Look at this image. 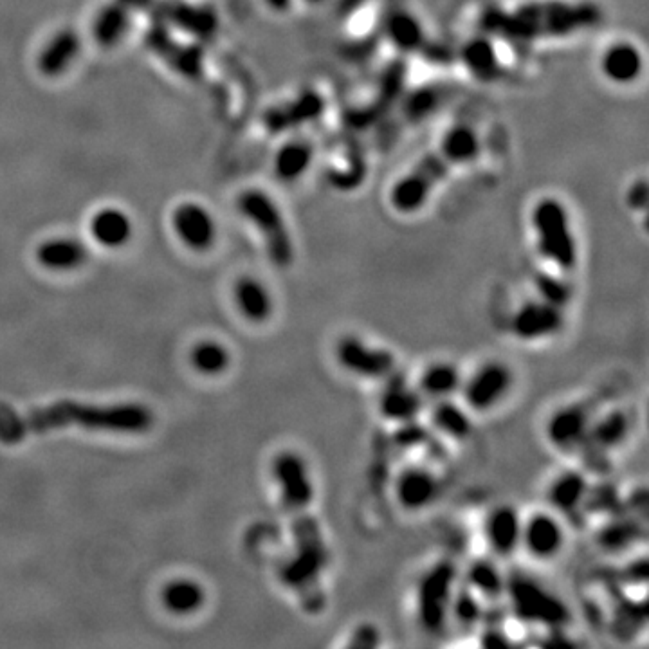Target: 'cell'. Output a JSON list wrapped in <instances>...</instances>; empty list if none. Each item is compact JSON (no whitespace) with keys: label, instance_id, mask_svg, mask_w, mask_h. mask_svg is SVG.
Wrapping results in <instances>:
<instances>
[{"label":"cell","instance_id":"obj_7","mask_svg":"<svg viewBox=\"0 0 649 649\" xmlns=\"http://www.w3.org/2000/svg\"><path fill=\"white\" fill-rule=\"evenodd\" d=\"M455 567L442 561L422 576L417 588V617L428 631H439L451 615L455 597Z\"/></svg>","mask_w":649,"mask_h":649},{"label":"cell","instance_id":"obj_40","mask_svg":"<svg viewBox=\"0 0 649 649\" xmlns=\"http://www.w3.org/2000/svg\"><path fill=\"white\" fill-rule=\"evenodd\" d=\"M269 4V8H273L275 11H285L289 6H291V0H266Z\"/></svg>","mask_w":649,"mask_h":649},{"label":"cell","instance_id":"obj_22","mask_svg":"<svg viewBox=\"0 0 649 649\" xmlns=\"http://www.w3.org/2000/svg\"><path fill=\"white\" fill-rule=\"evenodd\" d=\"M130 29V10L127 4L110 2L105 4L94 17L92 22V37L96 44L105 49L118 46L123 38L127 37Z\"/></svg>","mask_w":649,"mask_h":649},{"label":"cell","instance_id":"obj_6","mask_svg":"<svg viewBox=\"0 0 649 649\" xmlns=\"http://www.w3.org/2000/svg\"><path fill=\"white\" fill-rule=\"evenodd\" d=\"M532 226L536 229L541 256L565 273L574 271L577 244L567 208L556 199H543L532 211Z\"/></svg>","mask_w":649,"mask_h":649},{"label":"cell","instance_id":"obj_10","mask_svg":"<svg viewBox=\"0 0 649 649\" xmlns=\"http://www.w3.org/2000/svg\"><path fill=\"white\" fill-rule=\"evenodd\" d=\"M511 368L500 361H489L475 370L467 381H462L464 403L473 412L485 413L502 403L511 390Z\"/></svg>","mask_w":649,"mask_h":649},{"label":"cell","instance_id":"obj_39","mask_svg":"<svg viewBox=\"0 0 649 649\" xmlns=\"http://www.w3.org/2000/svg\"><path fill=\"white\" fill-rule=\"evenodd\" d=\"M628 204H630L631 210H646V206H648V183L644 179L631 184L630 192H628Z\"/></svg>","mask_w":649,"mask_h":649},{"label":"cell","instance_id":"obj_27","mask_svg":"<svg viewBox=\"0 0 649 649\" xmlns=\"http://www.w3.org/2000/svg\"><path fill=\"white\" fill-rule=\"evenodd\" d=\"M311 143L307 141H289L276 152L275 174L284 183H294L302 177L312 163Z\"/></svg>","mask_w":649,"mask_h":649},{"label":"cell","instance_id":"obj_4","mask_svg":"<svg viewBox=\"0 0 649 649\" xmlns=\"http://www.w3.org/2000/svg\"><path fill=\"white\" fill-rule=\"evenodd\" d=\"M480 148L482 141L475 128L469 125L451 128L433 152L422 157L421 163L413 166L408 175L395 183L394 190L390 193L394 210L403 215H412L421 210L435 188L455 168L475 161Z\"/></svg>","mask_w":649,"mask_h":649},{"label":"cell","instance_id":"obj_5","mask_svg":"<svg viewBox=\"0 0 649 649\" xmlns=\"http://www.w3.org/2000/svg\"><path fill=\"white\" fill-rule=\"evenodd\" d=\"M237 204L240 213L258 229L269 260L280 269L293 266V237L273 197L262 190H246L240 193Z\"/></svg>","mask_w":649,"mask_h":649},{"label":"cell","instance_id":"obj_25","mask_svg":"<svg viewBox=\"0 0 649 649\" xmlns=\"http://www.w3.org/2000/svg\"><path fill=\"white\" fill-rule=\"evenodd\" d=\"M462 388V375L457 366L448 361L431 363L421 375L419 392L422 397H430L433 401L451 399Z\"/></svg>","mask_w":649,"mask_h":649},{"label":"cell","instance_id":"obj_34","mask_svg":"<svg viewBox=\"0 0 649 649\" xmlns=\"http://www.w3.org/2000/svg\"><path fill=\"white\" fill-rule=\"evenodd\" d=\"M390 38L394 40L395 46L403 49H417L422 44V28L417 20L408 13H397L390 22Z\"/></svg>","mask_w":649,"mask_h":649},{"label":"cell","instance_id":"obj_9","mask_svg":"<svg viewBox=\"0 0 649 649\" xmlns=\"http://www.w3.org/2000/svg\"><path fill=\"white\" fill-rule=\"evenodd\" d=\"M512 608L525 622L543 624V626H561L568 621V612L565 604L559 601L556 595L550 594L545 588L532 583L525 577L514 579L509 583Z\"/></svg>","mask_w":649,"mask_h":649},{"label":"cell","instance_id":"obj_18","mask_svg":"<svg viewBox=\"0 0 649 649\" xmlns=\"http://www.w3.org/2000/svg\"><path fill=\"white\" fill-rule=\"evenodd\" d=\"M422 397L419 388H412L399 374L384 381V390L379 397V412L386 421L412 422L421 413Z\"/></svg>","mask_w":649,"mask_h":649},{"label":"cell","instance_id":"obj_14","mask_svg":"<svg viewBox=\"0 0 649 649\" xmlns=\"http://www.w3.org/2000/svg\"><path fill=\"white\" fill-rule=\"evenodd\" d=\"M174 229L184 246L208 251L217 238V224L210 211L197 202H184L174 213Z\"/></svg>","mask_w":649,"mask_h":649},{"label":"cell","instance_id":"obj_26","mask_svg":"<svg viewBox=\"0 0 649 649\" xmlns=\"http://www.w3.org/2000/svg\"><path fill=\"white\" fill-rule=\"evenodd\" d=\"M586 494H588V484L585 476L576 471H567L552 482L547 498L556 511L570 514L576 512L585 503Z\"/></svg>","mask_w":649,"mask_h":649},{"label":"cell","instance_id":"obj_37","mask_svg":"<svg viewBox=\"0 0 649 649\" xmlns=\"http://www.w3.org/2000/svg\"><path fill=\"white\" fill-rule=\"evenodd\" d=\"M381 644V633L372 624H361L348 642L350 648H377Z\"/></svg>","mask_w":649,"mask_h":649},{"label":"cell","instance_id":"obj_32","mask_svg":"<svg viewBox=\"0 0 649 649\" xmlns=\"http://www.w3.org/2000/svg\"><path fill=\"white\" fill-rule=\"evenodd\" d=\"M192 363L202 374H222L229 366V352L217 341H202L193 348Z\"/></svg>","mask_w":649,"mask_h":649},{"label":"cell","instance_id":"obj_28","mask_svg":"<svg viewBox=\"0 0 649 649\" xmlns=\"http://www.w3.org/2000/svg\"><path fill=\"white\" fill-rule=\"evenodd\" d=\"M630 431V419L622 412H613L604 419H594L585 442H592V448L599 453H606L617 448L622 440L626 439ZM583 448V446H581Z\"/></svg>","mask_w":649,"mask_h":649},{"label":"cell","instance_id":"obj_12","mask_svg":"<svg viewBox=\"0 0 649 649\" xmlns=\"http://www.w3.org/2000/svg\"><path fill=\"white\" fill-rule=\"evenodd\" d=\"M563 307L538 300L523 305L512 318V332L523 341H540L552 338L563 329Z\"/></svg>","mask_w":649,"mask_h":649},{"label":"cell","instance_id":"obj_16","mask_svg":"<svg viewBox=\"0 0 649 649\" xmlns=\"http://www.w3.org/2000/svg\"><path fill=\"white\" fill-rule=\"evenodd\" d=\"M523 520L511 505H500L487 514L484 534L487 545L498 556H511L522 545Z\"/></svg>","mask_w":649,"mask_h":649},{"label":"cell","instance_id":"obj_2","mask_svg":"<svg viewBox=\"0 0 649 649\" xmlns=\"http://www.w3.org/2000/svg\"><path fill=\"white\" fill-rule=\"evenodd\" d=\"M154 424V413L139 403L96 404L60 401V403L31 408L28 412L13 410L6 403H0V442L19 444L31 435H42L51 430H62L69 426L92 431H114V433H143Z\"/></svg>","mask_w":649,"mask_h":649},{"label":"cell","instance_id":"obj_15","mask_svg":"<svg viewBox=\"0 0 649 649\" xmlns=\"http://www.w3.org/2000/svg\"><path fill=\"white\" fill-rule=\"evenodd\" d=\"M440 482L424 467H408L395 482V498L406 511H422L439 498Z\"/></svg>","mask_w":649,"mask_h":649},{"label":"cell","instance_id":"obj_21","mask_svg":"<svg viewBox=\"0 0 649 649\" xmlns=\"http://www.w3.org/2000/svg\"><path fill=\"white\" fill-rule=\"evenodd\" d=\"M91 233L100 246L118 249L132 238L134 224L125 211L107 206L92 217Z\"/></svg>","mask_w":649,"mask_h":649},{"label":"cell","instance_id":"obj_41","mask_svg":"<svg viewBox=\"0 0 649 649\" xmlns=\"http://www.w3.org/2000/svg\"><path fill=\"white\" fill-rule=\"evenodd\" d=\"M309 2H314V4H316V2H321V0H309Z\"/></svg>","mask_w":649,"mask_h":649},{"label":"cell","instance_id":"obj_1","mask_svg":"<svg viewBox=\"0 0 649 649\" xmlns=\"http://www.w3.org/2000/svg\"><path fill=\"white\" fill-rule=\"evenodd\" d=\"M273 478L293 532V554L280 565V579L298 595L303 610L320 613L325 608L321 577L329 567L330 556L320 522L311 514V469L298 453L284 451L273 460Z\"/></svg>","mask_w":649,"mask_h":649},{"label":"cell","instance_id":"obj_19","mask_svg":"<svg viewBox=\"0 0 649 649\" xmlns=\"http://www.w3.org/2000/svg\"><path fill=\"white\" fill-rule=\"evenodd\" d=\"M89 258V249L82 240L71 237L49 238L37 249L38 264L49 271H74Z\"/></svg>","mask_w":649,"mask_h":649},{"label":"cell","instance_id":"obj_33","mask_svg":"<svg viewBox=\"0 0 649 649\" xmlns=\"http://www.w3.org/2000/svg\"><path fill=\"white\" fill-rule=\"evenodd\" d=\"M469 581L478 594L487 595L491 599L498 597L505 590V581L498 568L489 561H476L469 570Z\"/></svg>","mask_w":649,"mask_h":649},{"label":"cell","instance_id":"obj_29","mask_svg":"<svg viewBox=\"0 0 649 649\" xmlns=\"http://www.w3.org/2000/svg\"><path fill=\"white\" fill-rule=\"evenodd\" d=\"M431 422L435 430L440 431L449 439L466 440L473 431V422L467 415L466 408L453 403L451 399L435 401L431 412Z\"/></svg>","mask_w":649,"mask_h":649},{"label":"cell","instance_id":"obj_8","mask_svg":"<svg viewBox=\"0 0 649 649\" xmlns=\"http://www.w3.org/2000/svg\"><path fill=\"white\" fill-rule=\"evenodd\" d=\"M336 361L347 374L368 381H388L397 375V359L390 350L370 345L357 336L339 339Z\"/></svg>","mask_w":649,"mask_h":649},{"label":"cell","instance_id":"obj_30","mask_svg":"<svg viewBox=\"0 0 649 649\" xmlns=\"http://www.w3.org/2000/svg\"><path fill=\"white\" fill-rule=\"evenodd\" d=\"M163 603L177 615L197 612L204 603V588L192 579H177L165 586Z\"/></svg>","mask_w":649,"mask_h":649},{"label":"cell","instance_id":"obj_11","mask_svg":"<svg viewBox=\"0 0 649 649\" xmlns=\"http://www.w3.org/2000/svg\"><path fill=\"white\" fill-rule=\"evenodd\" d=\"M594 422V408L590 404L579 403L561 408L550 417L547 424V439L554 448L570 453L581 449L590 426Z\"/></svg>","mask_w":649,"mask_h":649},{"label":"cell","instance_id":"obj_35","mask_svg":"<svg viewBox=\"0 0 649 649\" xmlns=\"http://www.w3.org/2000/svg\"><path fill=\"white\" fill-rule=\"evenodd\" d=\"M536 284H538L541 300H545V302L554 303L558 307H563L570 300L572 291H570V285L565 280H559V278H554V276L541 273L538 276V280H536Z\"/></svg>","mask_w":649,"mask_h":649},{"label":"cell","instance_id":"obj_38","mask_svg":"<svg viewBox=\"0 0 649 649\" xmlns=\"http://www.w3.org/2000/svg\"><path fill=\"white\" fill-rule=\"evenodd\" d=\"M631 538H633V531L624 529L621 525H613L603 532V543L606 547H624Z\"/></svg>","mask_w":649,"mask_h":649},{"label":"cell","instance_id":"obj_36","mask_svg":"<svg viewBox=\"0 0 649 649\" xmlns=\"http://www.w3.org/2000/svg\"><path fill=\"white\" fill-rule=\"evenodd\" d=\"M476 594V592H475ZM451 613L457 615L462 624H475L478 622V603L473 594H462L460 597H453Z\"/></svg>","mask_w":649,"mask_h":649},{"label":"cell","instance_id":"obj_13","mask_svg":"<svg viewBox=\"0 0 649 649\" xmlns=\"http://www.w3.org/2000/svg\"><path fill=\"white\" fill-rule=\"evenodd\" d=\"M565 545V529L554 514L536 512L523 520L522 545L536 559H552Z\"/></svg>","mask_w":649,"mask_h":649},{"label":"cell","instance_id":"obj_20","mask_svg":"<svg viewBox=\"0 0 649 649\" xmlns=\"http://www.w3.org/2000/svg\"><path fill=\"white\" fill-rule=\"evenodd\" d=\"M323 98L316 92H305L296 100L280 105L267 114V128L271 132H284L285 128L298 127L320 116Z\"/></svg>","mask_w":649,"mask_h":649},{"label":"cell","instance_id":"obj_24","mask_svg":"<svg viewBox=\"0 0 649 649\" xmlns=\"http://www.w3.org/2000/svg\"><path fill=\"white\" fill-rule=\"evenodd\" d=\"M601 71L613 83H631L642 71V55L628 42L608 47L601 58Z\"/></svg>","mask_w":649,"mask_h":649},{"label":"cell","instance_id":"obj_17","mask_svg":"<svg viewBox=\"0 0 649 649\" xmlns=\"http://www.w3.org/2000/svg\"><path fill=\"white\" fill-rule=\"evenodd\" d=\"M82 51V38L71 28L56 31L37 56L38 71L46 78H58L71 69Z\"/></svg>","mask_w":649,"mask_h":649},{"label":"cell","instance_id":"obj_23","mask_svg":"<svg viewBox=\"0 0 649 649\" xmlns=\"http://www.w3.org/2000/svg\"><path fill=\"white\" fill-rule=\"evenodd\" d=\"M235 302L246 320L264 323L273 314V298L266 285L256 278L244 276L235 285Z\"/></svg>","mask_w":649,"mask_h":649},{"label":"cell","instance_id":"obj_31","mask_svg":"<svg viewBox=\"0 0 649 649\" xmlns=\"http://www.w3.org/2000/svg\"><path fill=\"white\" fill-rule=\"evenodd\" d=\"M462 60L466 62L469 71L480 80H494L500 67L493 46L487 40H471L462 51Z\"/></svg>","mask_w":649,"mask_h":649},{"label":"cell","instance_id":"obj_3","mask_svg":"<svg viewBox=\"0 0 649 649\" xmlns=\"http://www.w3.org/2000/svg\"><path fill=\"white\" fill-rule=\"evenodd\" d=\"M603 20V10L590 0H538L525 2L514 10L491 8L480 19L484 31L496 37L536 42L545 38H563L595 28Z\"/></svg>","mask_w":649,"mask_h":649}]
</instances>
